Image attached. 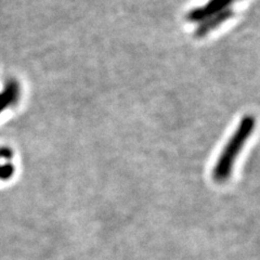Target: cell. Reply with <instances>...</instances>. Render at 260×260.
Returning a JSON list of instances; mask_svg holds the SVG:
<instances>
[{"label":"cell","mask_w":260,"mask_h":260,"mask_svg":"<svg viewBox=\"0 0 260 260\" xmlns=\"http://www.w3.org/2000/svg\"><path fill=\"white\" fill-rule=\"evenodd\" d=\"M12 157V152L11 150L3 148L0 149V178L3 179H8L10 178L13 174V166L11 164H4L2 165V160L3 159H9Z\"/></svg>","instance_id":"5"},{"label":"cell","mask_w":260,"mask_h":260,"mask_svg":"<svg viewBox=\"0 0 260 260\" xmlns=\"http://www.w3.org/2000/svg\"><path fill=\"white\" fill-rule=\"evenodd\" d=\"M255 128V118L250 115L243 117L235 130V133L230 138L229 142L224 146L219 159L213 170V178L216 182L222 183L230 178L234 162L237 160L239 154L246 144L248 138L253 134Z\"/></svg>","instance_id":"1"},{"label":"cell","mask_w":260,"mask_h":260,"mask_svg":"<svg viewBox=\"0 0 260 260\" xmlns=\"http://www.w3.org/2000/svg\"><path fill=\"white\" fill-rule=\"evenodd\" d=\"M20 88L15 81H10L3 92H0V114L19 99Z\"/></svg>","instance_id":"4"},{"label":"cell","mask_w":260,"mask_h":260,"mask_svg":"<svg viewBox=\"0 0 260 260\" xmlns=\"http://www.w3.org/2000/svg\"><path fill=\"white\" fill-rule=\"evenodd\" d=\"M237 2L239 0H209L206 5L191 10L186 15V20L191 23H201L209 16L228 9Z\"/></svg>","instance_id":"2"},{"label":"cell","mask_w":260,"mask_h":260,"mask_svg":"<svg viewBox=\"0 0 260 260\" xmlns=\"http://www.w3.org/2000/svg\"><path fill=\"white\" fill-rule=\"evenodd\" d=\"M233 14H234V12L231 8H228V9H225L223 11H220L214 15L209 16V18H207L206 20L199 23V26L197 27V29H195V36L204 37V36L208 35L210 31H213L214 29L220 26L222 23L231 19Z\"/></svg>","instance_id":"3"}]
</instances>
